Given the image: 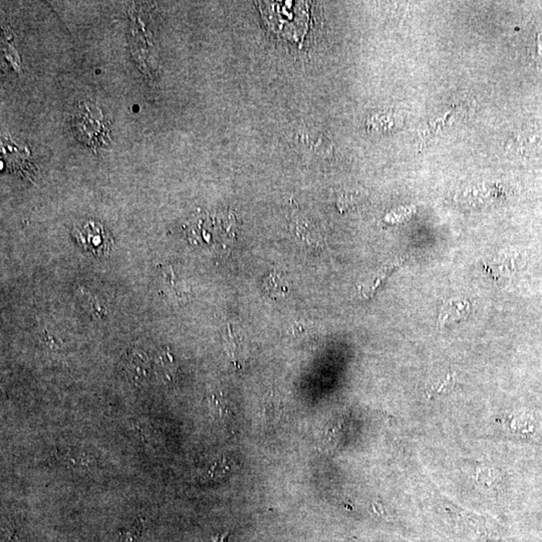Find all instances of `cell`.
I'll use <instances>...</instances> for the list:
<instances>
[{"mask_svg": "<svg viewBox=\"0 0 542 542\" xmlns=\"http://www.w3.org/2000/svg\"><path fill=\"white\" fill-rule=\"evenodd\" d=\"M73 129L80 142L94 150L108 145V129L102 112L95 104H80L73 118Z\"/></svg>", "mask_w": 542, "mask_h": 542, "instance_id": "cell-1", "label": "cell"}, {"mask_svg": "<svg viewBox=\"0 0 542 542\" xmlns=\"http://www.w3.org/2000/svg\"><path fill=\"white\" fill-rule=\"evenodd\" d=\"M263 2V11L267 16V20L277 32L284 33L287 35H303L304 25L294 23L292 20L303 18V6L301 2Z\"/></svg>", "mask_w": 542, "mask_h": 542, "instance_id": "cell-2", "label": "cell"}, {"mask_svg": "<svg viewBox=\"0 0 542 542\" xmlns=\"http://www.w3.org/2000/svg\"><path fill=\"white\" fill-rule=\"evenodd\" d=\"M76 239L85 251L92 252L96 255L106 253L111 246L108 233L104 231L103 226L94 221H89L78 227L76 230Z\"/></svg>", "mask_w": 542, "mask_h": 542, "instance_id": "cell-3", "label": "cell"}, {"mask_svg": "<svg viewBox=\"0 0 542 542\" xmlns=\"http://www.w3.org/2000/svg\"><path fill=\"white\" fill-rule=\"evenodd\" d=\"M126 374L135 384H145L151 377V363L148 355L139 349H129L124 358Z\"/></svg>", "mask_w": 542, "mask_h": 542, "instance_id": "cell-4", "label": "cell"}, {"mask_svg": "<svg viewBox=\"0 0 542 542\" xmlns=\"http://www.w3.org/2000/svg\"><path fill=\"white\" fill-rule=\"evenodd\" d=\"M294 235L303 246L310 251H320L323 248L320 232L313 226L303 219L294 221Z\"/></svg>", "mask_w": 542, "mask_h": 542, "instance_id": "cell-5", "label": "cell"}, {"mask_svg": "<svg viewBox=\"0 0 542 542\" xmlns=\"http://www.w3.org/2000/svg\"><path fill=\"white\" fill-rule=\"evenodd\" d=\"M470 311V304L466 301H447L443 304L439 313V325L444 327L446 325H452L460 322L467 318Z\"/></svg>", "mask_w": 542, "mask_h": 542, "instance_id": "cell-6", "label": "cell"}, {"mask_svg": "<svg viewBox=\"0 0 542 542\" xmlns=\"http://www.w3.org/2000/svg\"><path fill=\"white\" fill-rule=\"evenodd\" d=\"M287 336L289 339L297 346H311L318 339V327L313 323L301 322L294 323L287 330Z\"/></svg>", "mask_w": 542, "mask_h": 542, "instance_id": "cell-7", "label": "cell"}, {"mask_svg": "<svg viewBox=\"0 0 542 542\" xmlns=\"http://www.w3.org/2000/svg\"><path fill=\"white\" fill-rule=\"evenodd\" d=\"M265 289L271 299H279L287 296L289 294V282H287V278L282 277V273L273 271L270 277L265 279Z\"/></svg>", "mask_w": 542, "mask_h": 542, "instance_id": "cell-8", "label": "cell"}, {"mask_svg": "<svg viewBox=\"0 0 542 542\" xmlns=\"http://www.w3.org/2000/svg\"><path fill=\"white\" fill-rule=\"evenodd\" d=\"M227 351L233 360L239 361L243 354V341L237 332H233L231 327H228Z\"/></svg>", "mask_w": 542, "mask_h": 542, "instance_id": "cell-9", "label": "cell"}, {"mask_svg": "<svg viewBox=\"0 0 542 542\" xmlns=\"http://www.w3.org/2000/svg\"><path fill=\"white\" fill-rule=\"evenodd\" d=\"M453 386V377H452L451 375H448L445 380H443V381L440 383L439 386H433L431 391H430L429 393L435 395L442 393V392H449Z\"/></svg>", "mask_w": 542, "mask_h": 542, "instance_id": "cell-10", "label": "cell"}, {"mask_svg": "<svg viewBox=\"0 0 542 542\" xmlns=\"http://www.w3.org/2000/svg\"><path fill=\"white\" fill-rule=\"evenodd\" d=\"M140 530H141V527L137 526V525H135L134 527H132L129 530V531L124 532L122 536L120 537V541L119 542H136L138 541V538H139L140 536Z\"/></svg>", "mask_w": 542, "mask_h": 542, "instance_id": "cell-11", "label": "cell"}, {"mask_svg": "<svg viewBox=\"0 0 542 542\" xmlns=\"http://www.w3.org/2000/svg\"><path fill=\"white\" fill-rule=\"evenodd\" d=\"M228 538V534H223V536H219L216 537L215 539H212V542H227Z\"/></svg>", "mask_w": 542, "mask_h": 542, "instance_id": "cell-12", "label": "cell"}]
</instances>
